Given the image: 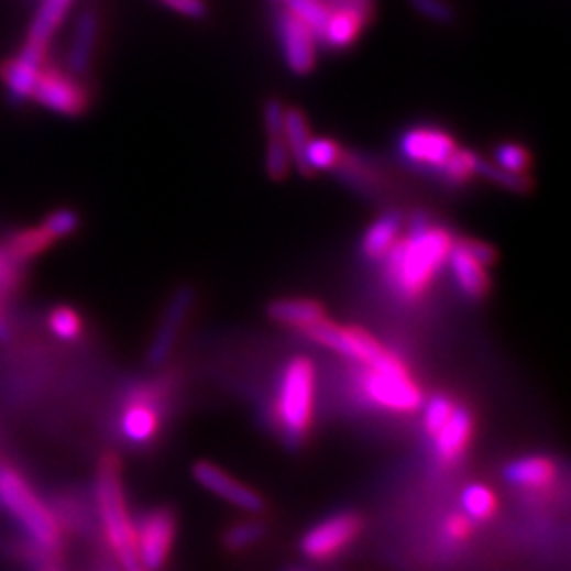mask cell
<instances>
[{"mask_svg": "<svg viewBox=\"0 0 571 571\" xmlns=\"http://www.w3.org/2000/svg\"><path fill=\"white\" fill-rule=\"evenodd\" d=\"M453 235L432 224L426 217H415L407 235L385 254V279L400 299H419L432 284L436 273L447 265Z\"/></svg>", "mask_w": 571, "mask_h": 571, "instance_id": "cell-1", "label": "cell"}, {"mask_svg": "<svg viewBox=\"0 0 571 571\" xmlns=\"http://www.w3.org/2000/svg\"><path fill=\"white\" fill-rule=\"evenodd\" d=\"M96 497H98V510L102 518L105 536L109 542L112 554L117 561L128 571L140 568L138 563L136 527L132 525L123 483H121V463L117 455H105L98 468V481H96Z\"/></svg>", "mask_w": 571, "mask_h": 571, "instance_id": "cell-2", "label": "cell"}, {"mask_svg": "<svg viewBox=\"0 0 571 571\" xmlns=\"http://www.w3.org/2000/svg\"><path fill=\"white\" fill-rule=\"evenodd\" d=\"M314 392L316 369L305 355L293 358L277 385L275 396V421L284 440L293 447L303 442L314 419Z\"/></svg>", "mask_w": 571, "mask_h": 571, "instance_id": "cell-3", "label": "cell"}, {"mask_svg": "<svg viewBox=\"0 0 571 571\" xmlns=\"http://www.w3.org/2000/svg\"><path fill=\"white\" fill-rule=\"evenodd\" d=\"M0 506L15 518L28 536L43 548L59 545V525L52 510L28 487L24 479L0 465Z\"/></svg>", "mask_w": 571, "mask_h": 571, "instance_id": "cell-4", "label": "cell"}, {"mask_svg": "<svg viewBox=\"0 0 571 571\" xmlns=\"http://www.w3.org/2000/svg\"><path fill=\"white\" fill-rule=\"evenodd\" d=\"M362 389L373 405L392 413H413L424 403L421 387L398 358L385 366H364Z\"/></svg>", "mask_w": 571, "mask_h": 571, "instance_id": "cell-5", "label": "cell"}, {"mask_svg": "<svg viewBox=\"0 0 571 571\" xmlns=\"http://www.w3.org/2000/svg\"><path fill=\"white\" fill-rule=\"evenodd\" d=\"M314 343H320L337 354L345 355L362 366H385L396 360V355L387 352L380 341L366 330L355 327H339L322 318L320 322L303 330Z\"/></svg>", "mask_w": 571, "mask_h": 571, "instance_id": "cell-6", "label": "cell"}, {"mask_svg": "<svg viewBox=\"0 0 571 571\" xmlns=\"http://www.w3.org/2000/svg\"><path fill=\"white\" fill-rule=\"evenodd\" d=\"M30 100L62 117H81L91 105V94L79 77L45 64L36 77Z\"/></svg>", "mask_w": 571, "mask_h": 571, "instance_id": "cell-7", "label": "cell"}, {"mask_svg": "<svg viewBox=\"0 0 571 571\" xmlns=\"http://www.w3.org/2000/svg\"><path fill=\"white\" fill-rule=\"evenodd\" d=\"M273 30L286 68L297 77L311 75L318 66L316 34L284 7L273 13Z\"/></svg>", "mask_w": 571, "mask_h": 571, "instance_id": "cell-8", "label": "cell"}, {"mask_svg": "<svg viewBox=\"0 0 571 571\" xmlns=\"http://www.w3.org/2000/svg\"><path fill=\"white\" fill-rule=\"evenodd\" d=\"M458 149L455 138L440 128L417 125L398 138V153L407 164L436 176L438 169Z\"/></svg>", "mask_w": 571, "mask_h": 571, "instance_id": "cell-9", "label": "cell"}, {"mask_svg": "<svg viewBox=\"0 0 571 571\" xmlns=\"http://www.w3.org/2000/svg\"><path fill=\"white\" fill-rule=\"evenodd\" d=\"M362 518L355 513H339L311 527L300 540V552L311 561H328L341 554L362 534Z\"/></svg>", "mask_w": 571, "mask_h": 571, "instance_id": "cell-10", "label": "cell"}, {"mask_svg": "<svg viewBox=\"0 0 571 571\" xmlns=\"http://www.w3.org/2000/svg\"><path fill=\"white\" fill-rule=\"evenodd\" d=\"M47 43L26 39L18 55L0 66V81L4 85L7 98L13 107H22L32 98L36 77L47 64Z\"/></svg>", "mask_w": 571, "mask_h": 571, "instance_id": "cell-11", "label": "cell"}, {"mask_svg": "<svg viewBox=\"0 0 571 571\" xmlns=\"http://www.w3.org/2000/svg\"><path fill=\"white\" fill-rule=\"evenodd\" d=\"M176 538V517L167 508H155L136 527L138 563L157 571L164 568Z\"/></svg>", "mask_w": 571, "mask_h": 571, "instance_id": "cell-12", "label": "cell"}, {"mask_svg": "<svg viewBox=\"0 0 571 571\" xmlns=\"http://www.w3.org/2000/svg\"><path fill=\"white\" fill-rule=\"evenodd\" d=\"M193 476L195 481L212 491L218 497H222L224 502L242 508L245 513H261L265 502L256 491L250 490L242 485L240 481H235L233 476H229L224 470H220L218 465L210 462H197L193 465Z\"/></svg>", "mask_w": 571, "mask_h": 571, "instance_id": "cell-13", "label": "cell"}, {"mask_svg": "<svg viewBox=\"0 0 571 571\" xmlns=\"http://www.w3.org/2000/svg\"><path fill=\"white\" fill-rule=\"evenodd\" d=\"M193 303H195V293L190 290L189 286H183L174 293V297L165 307L164 320L151 343V352H149L151 364H162L167 360V355L172 354V348L178 339V330L183 327L185 318L189 316Z\"/></svg>", "mask_w": 571, "mask_h": 571, "instance_id": "cell-14", "label": "cell"}, {"mask_svg": "<svg viewBox=\"0 0 571 571\" xmlns=\"http://www.w3.org/2000/svg\"><path fill=\"white\" fill-rule=\"evenodd\" d=\"M447 265L451 267V273L455 277L458 288L470 299H483L490 293V273L468 248L463 240H453V245L447 256Z\"/></svg>", "mask_w": 571, "mask_h": 571, "instance_id": "cell-15", "label": "cell"}, {"mask_svg": "<svg viewBox=\"0 0 571 571\" xmlns=\"http://www.w3.org/2000/svg\"><path fill=\"white\" fill-rule=\"evenodd\" d=\"M98 32H100V18L98 11L87 7L83 9L75 22V30L70 36V47L66 54L68 73L75 77H85L94 64L96 54V43H98Z\"/></svg>", "mask_w": 571, "mask_h": 571, "instance_id": "cell-16", "label": "cell"}, {"mask_svg": "<svg viewBox=\"0 0 571 571\" xmlns=\"http://www.w3.org/2000/svg\"><path fill=\"white\" fill-rule=\"evenodd\" d=\"M369 11L358 7H332L327 24L318 34V43L330 52H343L352 47L366 26Z\"/></svg>", "mask_w": 571, "mask_h": 571, "instance_id": "cell-17", "label": "cell"}, {"mask_svg": "<svg viewBox=\"0 0 571 571\" xmlns=\"http://www.w3.org/2000/svg\"><path fill=\"white\" fill-rule=\"evenodd\" d=\"M405 229V218L398 210H387L380 217L375 218L360 242V250L364 254V259L381 263L385 259V254L392 250V245L396 244L403 235Z\"/></svg>", "mask_w": 571, "mask_h": 571, "instance_id": "cell-18", "label": "cell"}, {"mask_svg": "<svg viewBox=\"0 0 571 571\" xmlns=\"http://www.w3.org/2000/svg\"><path fill=\"white\" fill-rule=\"evenodd\" d=\"M472 428V413L455 405L447 424L435 435L436 455L444 463L458 462L468 449Z\"/></svg>", "mask_w": 571, "mask_h": 571, "instance_id": "cell-19", "label": "cell"}, {"mask_svg": "<svg viewBox=\"0 0 571 571\" xmlns=\"http://www.w3.org/2000/svg\"><path fill=\"white\" fill-rule=\"evenodd\" d=\"M54 245V240L47 235V231L36 224V227H28V229H20V231H13L4 244L0 245V250L4 252V256L18 265V267H24L26 263H30L34 256L43 254L45 250H50Z\"/></svg>", "mask_w": 571, "mask_h": 571, "instance_id": "cell-20", "label": "cell"}, {"mask_svg": "<svg viewBox=\"0 0 571 571\" xmlns=\"http://www.w3.org/2000/svg\"><path fill=\"white\" fill-rule=\"evenodd\" d=\"M123 436L136 444L149 442L160 430V415L153 403H149V394L144 389L142 398H134L130 407L125 408L121 419Z\"/></svg>", "mask_w": 571, "mask_h": 571, "instance_id": "cell-21", "label": "cell"}, {"mask_svg": "<svg viewBox=\"0 0 571 571\" xmlns=\"http://www.w3.org/2000/svg\"><path fill=\"white\" fill-rule=\"evenodd\" d=\"M506 481L523 490H546L557 481V465L548 458H523L506 468Z\"/></svg>", "mask_w": 571, "mask_h": 571, "instance_id": "cell-22", "label": "cell"}, {"mask_svg": "<svg viewBox=\"0 0 571 571\" xmlns=\"http://www.w3.org/2000/svg\"><path fill=\"white\" fill-rule=\"evenodd\" d=\"M267 314L279 325L305 330L325 318V307L318 300L279 299L273 300L272 305L267 307Z\"/></svg>", "mask_w": 571, "mask_h": 571, "instance_id": "cell-23", "label": "cell"}, {"mask_svg": "<svg viewBox=\"0 0 571 571\" xmlns=\"http://www.w3.org/2000/svg\"><path fill=\"white\" fill-rule=\"evenodd\" d=\"M343 149L337 140L332 138H309L303 155H300L299 172L303 176H311L316 172H332L341 157H343Z\"/></svg>", "mask_w": 571, "mask_h": 571, "instance_id": "cell-24", "label": "cell"}, {"mask_svg": "<svg viewBox=\"0 0 571 571\" xmlns=\"http://www.w3.org/2000/svg\"><path fill=\"white\" fill-rule=\"evenodd\" d=\"M73 4H75V0H41L39 9L30 22V28H28V39L50 45L55 32L59 30L66 15L70 13Z\"/></svg>", "mask_w": 571, "mask_h": 571, "instance_id": "cell-25", "label": "cell"}, {"mask_svg": "<svg viewBox=\"0 0 571 571\" xmlns=\"http://www.w3.org/2000/svg\"><path fill=\"white\" fill-rule=\"evenodd\" d=\"M479 157H481V155H476L474 151L458 146V149L453 151V155L438 169L436 176H438L447 187H453V189L465 187L472 178H476Z\"/></svg>", "mask_w": 571, "mask_h": 571, "instance_id": "cell-26", "label": "cell"}, {"mask_svg": "<svg viewBox=\"0 0 571 571\" xmlns=\"http://www.w3.org/2000/svg\"><path fill=\"white\" fill-rule=\"evenodd\" d=\"M311 138V125L305 117V112L295 107H286V119H284V140L288 144L290 157H293V165L299 169L300 155L303 149L307 144V140Z\"/></svg>", "mask_w": 571, "mask_h": 571, "instance_id": "cell-27", "label": "cell"}, {"mask_svg": "<svg viewBox=\"0 0 571 571\" xmlns=\"http://www.w3.org/2000/svg\"><path fill=\"white\" fill-rule=\"evenodd\" d=\"M282 7L309 28L316 34V39L332 11L328 0H282Z\"/></svg>", "mask_w": 571, "mask_h": 571, "instance_id": "cell-28", "label": "cell"}, {"mask_svg": "<svg viewBox=\"0 0 571 571\" xmlns=\"http://www.w3.org/2000/svg\"><path fill=\"white\" fill-rule=\"evenodd\" d=\"M491 164L497 165L499 169L510 172V174H529L531 165H534V157L527 151V146L506 140L493 149Z\"/></svg>", "mask_w": 571, "mask_h": 571, "instance_id": "cell-29", "label": "cell"}, {"mask_svg": "<svg viewBox=\"0 0 571 571\" xmlns=\"http://www.w3.org/2000/svg\"><path fill=\"white\" fill-rule=\"evenodd\" d=\"M476 178H485L493 185L502 187V189L510 190V193H529L534 189V180H531V174H510V172H504L499 169L497 165L491 164L487 160L479 157V164H476Z\"/></svg>", "mask_w": 571, "mask_h": 571, "instance_id": "cell-30", "label": "cell"}, {"mask_svg": "<svg viewBox=\"0 0 571 571\" xmlns=\"http://www.w3.org/2000/svg\"><path fill=\"white\" fill-rule=\"evenodd\" d=\"M462 506L465 517L485 520V518L493 517V513L497 508V497L485 485H470L463 490Z\"/></svg>", "mask_w": 571, "mask_h": 571, "instance_id": "cell-31", "label": "cell"}, {"mask_svg": "<svg viewBox=\"0 0 571 571\" xmlns=\"http://www.w3.org/2000/svg\"><path fill=\"white\" fill-rule=\"evenodd\" d=\"M290 167H293V157L284 136L267 138V149H265L267 176L275 183H282L290 174Z\"/></svg>", "mask_w": 571, "mask_h": 571, "instance_id": "cell-32", "label": "cell"}, {"mask_svg": "<svg viewBox=\"0 0 571 571\" xmlns=\"http://www.w3.org/2000/svg\"><path fill=\"white\" fill-rule=\"evenodd\" d=\"M41 227L47 231V235L57 242V240H66L70 235H75L81 227V217L77 215V210L73 208H57L54 212H50L43 218Z\"/></svg>", "mask_w": 571, "mask_h": 571, "instance_id": "cell-33", "label": "cell"}, {"mask_svg": "<svg viewBox=\"0 0 571 571\" xmlns=\"http://www.w3.org/2000/svg\"><path fill=\"white\" fill-rule=\"evenodd\" d=\"M50 328L57 339L62 341H75L83 332V318L73 307H55L50 314Z\"/></svg>", "mask_w": 571, "mask_h": 571, "instance_id": "cell-34", "label": "cell"}, {"mask_svg": "<svg viewBox=\"0 0 571 571\" xmlns=\"http://www.w3.org/2000/svg\"><path fill=\"white\" fill-rule=\"evenodd\" d=\"M410 9L432 24L449 26L455 20V9L449 0H408Z\"/></svg>", "mask_w": 571, "mask_h": 571, "instance_id": "cell-35", "label": "cell"}, {"mask_svg": "<svg viewBox=\"0 0 571 571\" xmlns=\"http://www.w3.org/2000/svg\"><path fill=\"white\" fill-rule=\"evenodd\" d=\"M263 536H265V527L256 520H248V523H240V525L231 527L224 534V545L229 550H242L248 546L256 545Z\"/></svg>", "mask_w": 571, "mask_h": 571, "instance_id": "cell-36", "label": "cell"}, {"mask_svg": "<svg viewBox=\"0 0 571 571\" xmlns=\"http://www.w3.org/2000/svg\"><path fill=\"white\" fill-rule=\"evenodd\" d=\"M453 408H455L453 400L444 394H438L435 398H430V403L424 408V424H426L428 435L435 436L447 424Z\"/></svg>", "mask_w": 571, "mask_h": 571, "instance_id": "cell-37", "label": "cell"}, {"mask_svg": "<svg viewBox=\"0 0 571 571\" xmlns=\"http://www.w3.org/2000/svg\"><path fill=\"white\" fill-rule=\"evenodd\" d=\"M164 9L180 15V18H187V20H206L208 13H210V7L206 0H157Z\"/></svg>", "mask_w": 571, "mask_h": 571, "instance_id": "cell-38", "label": "cell"}, {"mask_svg": "<svg viewBox=\"0 0 571 571\" xmlns=\"http://www.w3.org/2000/svg\"><path fill=\"white\" fill-rule=\"evenodd\" d=\"M284 119H286V105L277 98H270L263 107V123L267 138L284 136Z\"/></svg>", "mask_w": 571, "mask_h": 571, "instance_id": "cell-39", "label": "cell"}, {"mask_svg": "<svg viewBox=\"0 0 571 571\" xmlns=\"http://www.w3.org/2000/svg\"><path fill=\"white\" fill-rule=\"evenodd\" d=\"M470 534H472V518H468L465 515H453V517L447 518L444 536L451 542H463L470 538Z\"/></svg>", "mask_w": 571, "mask_h": 571, "instance_id": "cell-40", "label": "cell"}, {"mask_svg": "<svg viewBox=\"0 0 571 571\" xmlns=\"http://www.w3.org/2000/svg\"><path fill=\"white\" fill-rule=\"evenodd\" d=\"M465 248L485 265V267H493L495 261H497V252L493 245L487 242H481V240H474V238H462Z\"/></svg>", "mask_w": 571, "mask_h": 571, "instance_id": "cell-41", "label": "cell"}, {"mask_svg": "<svg viewBox=\"0 0 571 571\" xmlns=\"http://www.w3.org/2000/svg\"><path fill=\"white\" fill-rule=\"evenodd\" d=\"M9 337H11V330H9V325L2 316V311H0V341H9Z\"/></svg>", "mask_w": 571, "mask_h": 571, "instance_id": "cell-42", "label": "cell"}, {"mask_svg": "<svg viewBox=\"0 0 571 571\" xmlns=\"http://www.w3.org/2000/svg\"><path fill=\"white\" fill-rule=\"evenodd\" d=\"M41 571H62L59 570V568H57V565H54V563H52V565H45V568H43V570Z\"/></svg>", "mask_w": 571, "mask_h": 571, "instance_id": "cell-43", "label": "cell"}, {"mask_svg": "<svg viewBox=\"0 0 571 571\" xmlns=\"http://www.w3.org/2000/svg\"><path fill=\"white\" fill-rule=\"evenodd\" d=\"M272 2H275V4H282V0H272Z\"/></svg>", "mask_w": 571, "mask_h": 571, "instance_id": "cell-44", "label": "cell"}, {"mask_svg": "<svg viewBox=\"0 0 571 571\" xmlns=\"http://www.w3.org/2000/svg\"><path fill=\"white\" fill-rule=\"evenodd\" d=\"M132 571H149V570H142V568H136V570H132Z\"/></svg>", "mask_w": 571, "mask_h": 571, "instance_id": "cell-45", "label": "cell"}]
</instances>
